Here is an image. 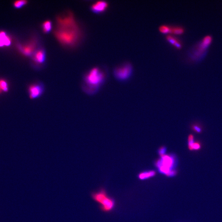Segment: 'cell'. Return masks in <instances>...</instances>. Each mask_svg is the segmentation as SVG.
I'll return each instance as SVG.
<instances>
[{"instance_id": "obj_1", "label": "cell", "mask_w": 222, "mask_h": 222, "mask_svg": "<svg viewBox=\"0 0 222 222\" xmlns=\"http://www.w3.org/2000/svg\"><path fill=\"white\" fill-rule=\"evenodd\" d=\"M55 35L58 40L65 45L75 43L79 36V30L73 17L71 14L58 18Z\"/></svg>"}, {"instance_id": "obj_2", "label": "cell", "mask_w": 222, "mask_h": 222, "mask_svg": "<svg viewBox=\"0 0 222 222\" xmlns=\"http://www.w3.org/2000/svg\"><path fill=\"white\" fill-rule=\"evenodd\" d=\"M105 78V74L100 69L93 68L84 77L82 89L87 94L93 95L97 92Z\"/></svg>"}, {"instance_id": "obj_3", "label": "cell", "mask_w": 222, "mask_h": 222, "mask_svg": "<svg viewBox=\"0 0 222 222\" xmlns=\"http://www.w3.org/2000/svg\"><path fill=\"white\" fill-rule=\"evenodd\" d=\"M90 196L93 200L98 205L99 208L103 212H111L115 207V201L109 196L103 188L91 191Z\"/></svg>"}, {"instance_id": "obj_4", "label": "cell", "mask_w": 222, "mask_h": 222, "mask_svg": "<svg viewBox=\"0 0 222 222\" xmlns=\"http://www.w3.org/2000/svg\"><path fill=\"white\" fill-rule=\"evenodd\" d=\"M177 165V158L174 155H165L157 160L156 165L158 170L168 177H173L177 174L175 169Z\"/></svg>"}, {"instance_id": "obj_5", "label": "cell", "mask_w": 222, "mask_h": 222, "mask_svg": "<svg viewBox=\"0 0 222 222\" xmlns=\"http://www.w3.org/2000/svg\"><path fill=\"white\" fill-rule=\"evenodd\" d=\"M213 38L211 35H206L194 47L191 52V57L195 61H198L205 56L211 44Z\"/></svg>"}, {"instance_id": "obj_6", "label": "cell", "mask_w": 222, "mask_h": 222, "mask_svg": "<svg viewBox=\"0 0 222 222\" xmlns=\"http://www.w3.org/2000/svg\"><path fill=\"white\" fill-rule=\"evenodd\" d=\"M132 71V65L130 63H126L115 68L114 71V75L119 80H125L130 77Z\"/></svg>"}, {"instance_id": "obj_7", "label": "cell", "mask_w": 222, "mask_h": 222, "mask_svg": "<svg viewBox=\"0 0 222 222\" xmlns=\"http://www.w3.org/2000/svg\"><path fill=\"white\" fill-rule=\"evenodd\" d=\"M44 86L40 82L31 84L28 88L29 95L31 99H36L42 95L44 92Z\"/></svg>"}, {"instance_id": "obj_8", "label": "cell", "mask_w": 222, "mask_h": 222, "mask_svg": "<svg viewBox=\"0 0 222 222\" xmlns=\"http://www.w3.org/2000/svg\"><path fill=\"white\" fill-rule=\"evenodd\" d=\"M108 6V3L107 2L99 1L95 3L91 6V10L95 13H102L107 9Z\"/></svg>"}, {"instance_id": "obj_9", "label": "cell", "mask_w": 222, "mask_h": 222, "mask_svg": "<svg viewBox=\"0 0 222 222\" xmlns=\"http://www.w3.org/2000/svg\"><path fill=\"white\" fill-rule=\"evenodd\" d=\"M36 47V42L32 41L29 44L21 47L20 50L22 53L26 56H30L34 54Z\"/></svg>"}, {"instance_id": "obj_10", "label": "cell", "mask_w": 222, "mask_h": 222, "mask_svg": "<svg viewBox=\"0 0 222 222\" xmlns=\"http://www.w3.org/2000/svg\"><path fill=\"white\" fill-rule=\"evenodd\" d=\"M46 59V54L45 50L42 49H38L36 51L33 56L34 62L37 64H41L45 62Z\"/></svg>"}, {"instance_id": "obj_11", "label": "cell", "mask_w": 222, "mask_h": 222, "mask_svg": "<svg viewBox=\"0 0 222 222\" xmlns=\"http://www.w3.org/2000/svg\"><path fill=\"white\" fill-rule=\"evenodd\" d=\"M167 40L176 49L180 50L182 48L183 45L181 41L177 37L172 35H167L166 37Z\"/></svg>"}, {"instance_id": "obj_12", "label": "cell", "mask_w": 222, "mask_h": 222, "mask_svg": "<svg viewBox=\"0 0 222 222\" xmlns=\"http://www.w3.org/2000/svg\"><path fill=\"white\" fill-rule=\"evenodd\" d=\"M11 43L10 37L4 32H0V47L9 45Z\"/></svg>"}, {"instance_id": "obj_13", "label": "cell", "mask_w": 222, "mask_h": 222, "mask_svg": "<svg viewBox=\"0 0 222 222\" xmlns=\"http://www.w3.org/2000/svg\"><path fill=\"white\" fill-rule=\"evenodd\" d=\"M156 175V172L155 171H148L140 173L139 175L138 178L141 180H144L153 177Z\"/></svg>"}, {"instance_id": "obj_14", "label": "cell", "mask_w": 222, "mask_h": 222, "mask_svg": "<svg viewBox=\"0 0 222 222\" xmlns=\"http://www.w3.org/2000/svg\"><path fill=\"white\" fill-rule=\"evenodd\" d=\"M171 33L176 35H182L184 33L185 29L182 27L175 26L171 27Z\"/></svg>"}, {"instance_id": "obj_15", "label": "cell", "mask_w": 222, "mask_h": 222, "mask_svg": "<svg viewBox=\"0 0 222 222\" xmlns=\"http://www.w3.org/2000/svg\"><path fill=\"white\" fill-rule=\"evenodd\" d=\"M42 29L45 33H48L52 30V22L50 20L45 21L42 24Z\"/></svg>"}, {"instance_id": "obj_16", "label": "cell", "mask_w": 222, "mask_h": 222, "mask_svg": "<svg viewBox=\"0 0 222 222\" xmlns=\"http://www.w3.org/2000/svg\"><path fill=\"white\" fill-rule=\"evenodd\" d=\"M171 27L167 25H162L159 28V31L163 34L171 33Z\"/></svg>"}, {"instance_id": "obj_17", "label": "cell", "mask_w": 222, "mask_h": 222, "mask_svg": "<svg viewBox=\"0 0 222 222\" xmlns=\"http://www.w3.org/2000/svg\"><path fill=\"white\" fill-rule=\"evenodd\" d=\"M0 88L1 90L5 92L8 91V84L6 81L4 80H0Z\"/></svg>"}, {"instance_id": "obj_18", "label": "cell", "mask_w": 222, "mask_h": 222, "mask_svg": "<svg viewBox=\"0 0 222 222\" xmlns=\"http://www.w3.org/2000/svg\"><path fill=\"white\" fill-rule=\"evenodd\" d=\"M202 148V145L199 142L195 141L190 148V151H199Z\"/></svg>"}, {"instance_id": "obj_19", "label": "cell", "mask_w": 222, "mask_h": 222, "mask_svg": "<svg viewBox=\"0 0 222 222\" xmlns=\"http://www.w3.org/2000/svg\"><path fill=\"white\" fill-rule=\"evenodd\" d=\"M195 142V140L193 134H190L188 136V146L189 150L190 149Z\"/></svg>"}, {"instance_id": "obj_20", "label": "cell", "mask_w": 222, "mask_h": 222, "mask_svg": "<svg viewBox=\"0 0 222 222\" xmlns=\"http://www.w3.org/2000/svg\"><path fill=\"white\" fill-rule=\"evenodd\" d=\"M27 1H18L14 2V7L17 8H20L25 5L27 4Z\"/></svg>"}, {"instance_id": "obj_21", "label": "cell", "mask_w": 222, "mask_h": 222, "mask_svg": "<svg viewBox=\"0 0 222 222\" xmlns=\"http://www.w3.org/2000/svg\"><path fill=\"white\" fill-rule=\"evenodd\" d=\"M193 129L197 133H200L202 132V129L199 125H194L193 126Z\"/></svg>"}, {"instance_id": "obj_22", "label": "cell", "mask_w": 222, "mask_h": 222, "mask_svg": "<svg viewBox=\"0 0 222 222\" xmlns=\"http://www.w3.org/2000/svg\"><path fill=\"white\" fill-rule=\"evenodd\" d=\"M166 152V148L164 147H160V149H159V151H158L159 154H160L161 157L166 155L165 154Z\"/></svg>"}]
</instances>
